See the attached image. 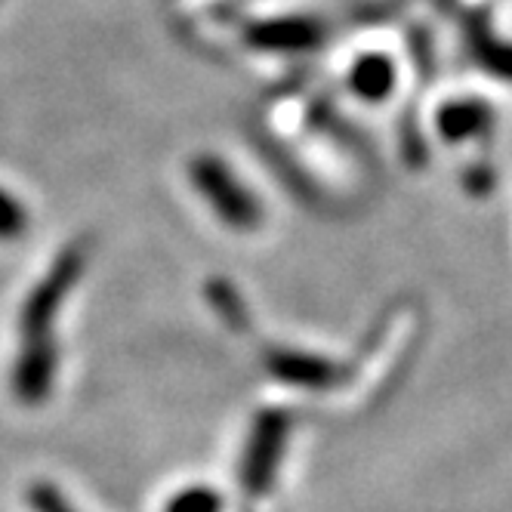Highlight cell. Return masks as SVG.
I'll return each mask as SVG.
<instances>
[{"instance_id":"5","label":"cell","mask_w":512,"mask_h":512,"mask_svg":"<svg viewBox=\"0 0 512 512\" xmlns=\"http://www.w3.org/2000/svg\"><path fill=\"white\" fill-rule=\"evenodd\" d=\"M266 364L281 383L306 386V389H324V386H331L337 377V368L331 361L300 355V352H272V358Z\"/></svg>"},{"instance_id":"10","label":"cell","mask_w":512,"mask_h":512,"mask_svg":"<svg viewBox=\"0 0 512 512\" xmlns=\"http://www.w3.org/2000/svg\"><path fill=\"white\" fill-rule=\"evenodd\" d=\"M25 232V207L0 189V241H13Z\"/></svg>"},{"instance_id":"6","label":"cell","mask_w":512,"mask_h":512,"mask_svg":"<svg viewBox=\"0 0 512 512\" xmlns=\"http://www.w3.org/2000/svg\"><path fill=\"white\" fill-rule=\"evenodd\" d=\"M321 38L312 22L300 19H284V22H266L253 31V41L266 50H300Z\"/></svg>"},{"instance_id":"1","label":"cell","mask_w":512,"mask_h":512,"mask_svg":"<svg viewBox=\"0 0 512 512\" xmlns=\"http://www.w3.org/2000/svg\"><path fill=\"white\" fill-rule=\"evenodd\" d=\"M192 179L216 216H223L229 226L250 229L260 223V201L241 186L223 161H213L210 155L198 158L192 164Z\"/></svg>"},{"instance_id":"4","label":"cell","mask_w":512,"mask_h":512,"mask_svg":"<svg viewBox=\"0 0 512 512\" xmlns=\"http://www.w3.org/2000/svg\"><path fill=\"white\" fill-rule=\"evenodd\" d=\"M56 374V355L53 346L47 340H34L28 343V349L22 352L19 364H16V374H13V386L16 395L25 401H41L50 392Z\"/></svg>"},{"instance_id":"2","label":"cell","mask_w":512,"mask_h":512,"mask_svg":"<svg viewBox=\"0 0 512 512\" xmlns=\"http://www.w3.org/2000/svg\"><path fill=\"white\" fill-rule=\"evenodd\" d=\"M284 438H287V420L281 414H263L260 423L253 426L241 466V482L247 485L250 494H263L272 488V475L284 451Z\"/></svg>"},{"instance_id":"9","label":"cell","mask_w":512,"mask_h":512,"mask_svg":"<svg viewBox=\"0 0 512 512\" xmlns=\"http://www.w3.org/2000/svg\"><path fill=\"white\" fill-rule=\"evenodd\" d=\"M482 121H485V112L479 105H451L442 115V127L448 130V136H469Z\"/></svg>"},{"instance_id":"11","label":"cell","mask_w":512,"mask_h":512,"mask_svg":"<svg viewBox=\"0 0 512 512\" xmlns=\"http://www.w3.org/2000/svg\"><path fill=\"white\" fill-rule=\"evenodd\" d=\"M31 500H34V509H38V512H71V506L53 488H47V485L34 488L31 491Z\"/></svg>"},{"instance_id":"7","label":"cell","mask_w":512,"mask_h":512,"mask_svg":"<svg viewBox=\"0 0 512 512\" xmlns=\"http://www.w3.org/2000/svg\"><path fill=\"white\" fill-rule=\"evenodd\" d=\"M395 71L383 56H368L361 59L352 71V87L364 96V99H380L389 93Z\"/></svg>"},{"instance_id":"8","label":"cell","mask_w":512,"mask_h":512,"mask_svg":"<svg viewBox=\"0 0 512 512\" xmlns=\"http://www.w3.org/2000/svg\"><path fill=\"white\" fill-rule=\"evenodd\" d=\"M167 512H223V497L210 488H186L167 503Z\"/></svg>"},{"instance_id":"3","label":"cell","mask_w":512,"mask_h":512,"mask_svg":"<svg viewBox=\"0 0 512 512\" xmlns=\"http://www.w3.org/2000/svg\"><path fill=\"white\" fill-rule=\"evenodd\" d=\"M81 266H84V253H81V250H68V253L59 256L56 266H53V272L38 284V290H34V294L28 297V303H25L22 327H25L28 334H34L38 340L47 334L44 327H47V324L53 321V315L59 312V303H62V297L68 294V287L75 284Z\"/></svg>"}]
</instances>
